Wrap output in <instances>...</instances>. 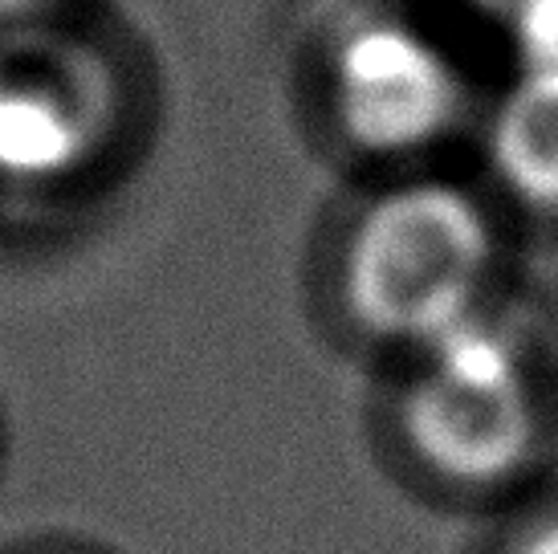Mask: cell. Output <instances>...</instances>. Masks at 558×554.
I'll list each match as a JSON object with an SVG mask.
<instances>
[{"label":"cell","mask_w":558,"mask_h":554,"mask_svg":"<svg viewBox=\"0 0 558 554\" xmlns=\"http://www.w3.org/2000/svg\"><path fill=\"white\" fill-rule=\"evenodd\" d=\"M506 208L445 168L396 171L342 220L330 298L359 339L412 359L489 310L501 290Z\"/></svg>","instance_id":"obj_1"},{"label":"cell","mask_w":558,"mask_h":554,"mask_svg":"<svg viewBox=\"0 0 558 554\" xmlns=\"http://www.w3.org/2000/svg\"><path fill=\"white\" fill-rule=\"evenodd\" d=\"M391 445L433 490L497 497L543 469L555 441L538 335L506 302L412 359L391 392Z\"/></svg>","instance_id":"obj_2"},{"label":"cell","mask_w":558,"mask_h":554,"mask_svg":"<svg viewBox=\"0 0 558 554\" xmlns=\"http://www.w3.org/2000/svg\"><path fill=\"white\" fill-rule=\"evenodd\" d=\"M318 98L330 138L375 168H428L481 123L477 86L445 33L412 9L367 4L323 37Z\"/></svg>","instance_id":"obj_3"},{"label":"cell","mask_w":558,"mask_h":554,"mask_svg":"<svg viewBox=\"0 0 558 554\" xmlns=\"http://www.w3.org/2000/svg\"><path fill=\"white\" fill-rule=\"evenodd\" d=\"M126 135V74L78 21L0 33V201L82 188Z\"/></svg>","instance_id":"obj_4"},{"label":"cell","mask_w":558,"mask_h":554,"mask_svg":"<svg viewBox=\"0 0 558 554\" xmlns=\"http://www.w3.org/2000/svg\"><path fill=\"white\" fill-rule=\"evenodd\" d=\"M485 188L501 208L558 220V65H513L481 107Z\"/></svg>","instance_id":"obj_5"},{"label":"cell","mask_w":558,"mask_h":554,"mask_svg":"<svg viewBox=\"0 0 558 554\" xmlns=\"http://www.w3.org/2000/svg\"><path fill=\"white\" fill-rule=\"evenodd\" d=\"M86 0H0V33L46 29L62 21H78Z\"/></svg>","instance_id":"obj_6"},{"label":"cell","mask_w":558,"mask_h":554,"mask_svg":"<svg viewBox=\"0 0 558 554\" xmlns=\"http://www.w3.org/2000/svg\"><path fill=\"white\" fill-rule=\"evenodd\" d=\"M501 554H558V506L538 509L513 526Z\"/></svg>","instance_id":"obj_7"},{"label":"cell","mask_w":558,"mask_h":554,"mask_svg":"<svg viewBox=\"0 0 558 554\" xmlns=\"http://www.w3.org/2000/svg\"><path fill=\"white\" fill-rule=\"evenodd\" d=\"M465 9H473V13L489 16V21H497V25H506L510 21V13L522 4V0H461Z\"/></svg>","instance_id":"obj_8"}]
</instances>
